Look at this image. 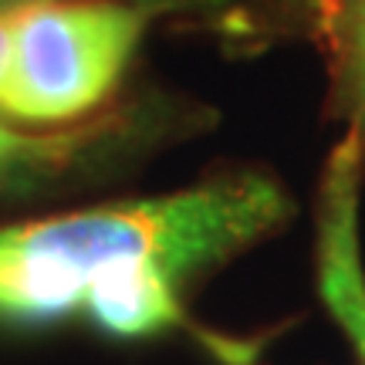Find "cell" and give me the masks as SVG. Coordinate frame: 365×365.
<instances>
[{
  "label": "cell",
  "instance_id": "cell-1",
  "mask_svg": "<svg viewBox=\"0 0 365 365\" xmlns=\"http://www.w3.org/2000/svg\"><path fill=\"white\" fill-rule=\"evenodd\" d=\"M264 173H227L176 193L0 227V322L51 328L85 318L112 339L186 325L182 284L287 220Z\"/></svg>",
  "mask_w": 365,
  "mask_h": 365
},
{
  "label": "cell",
  "instance_id": "cell-3",
  "mask_svg": "<svg viewBox=\"0 0 365 365\" xmlns=\"http://www.w3.org/2000/svg\"><path fill=\"white\" fill-rule=\"evenodd\" d=\"M362 145L349 135L331 153L318 210V294L365 365V261L359 237Z\"/></svg>",
  "mask_w": 365,
  "mask_h": 365
},
{
  "label": "cell",
  "instance_id": "cell-4",
  "mask_svg": "<svg viewBox=\"0 0 365 365\" xmlns=\"http://www.w3.org/2000/svg\"><path fill=\"white\" fill-rule=\"evenodd\" d=\"M135 139L139 118L122 115L54 132H27L0 118V196H31L102 170Z\"/></svg>",
  "mask_w": 365,
  "mask_h": 365
},
{
  "label": "cell",
  "instance_id": "cell-2",
  "mask_svg": "<svg viewBox=\"0 0 365 365\" xmlns=\"http://www.w3.org/2000/svg\"><path fill=\"white\" fill-rule=\"evenodd\" d=\"M153 11L118 0H21L0 71V118L68 125L91 115L125 78Z\"/></svg>",
  "mask_w": 365,
  "mask_h": 365
},
{
  "label": "cell",
  "instance_id": "cell-6",
  "mask_svg": "<svg viewBox=\"0 0 365 365\" xmlns=\"http://www.w3.org/2000/svg\"><path fill=\"white\" fill-rule=\"evenodd\" d=\"M362 54H365V27H362Z\"/></svg>",
  "mask_w": 365,
  "mask_h": 365
},
{
  "label": "cell",
  "instance_id": "cell-5",
  "mask_svg": "<svg viewBox=\"0 0 365 365\" xmlns=\"http://www.w3.org/2000/svg\"><path fill=\"white\" fill-rule=\"evenodd\" d=\"M7 48H11V7H0V71L7 65Z\"/></svg>",
  "mask_w": 365,
  "mask_h": 365
},
{
  "label": "cell",
  "instance_id": "cell-7",
  "mask_svg": "<svg viewBox=\"0 0 365 365\" xmlns=\"http://www.w3.org/2000/svg\"><path fill=\"white\" fill-rule=\"evenodd\" d=\"M0 4H7V0H0ZM11 4H21V0H11Z\"/></svg>",
  "mask_w": 365,
  "mask_h": 365
}]
</instances>
